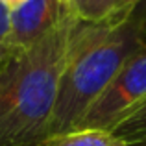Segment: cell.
<instances>
[{
  "label": "cell",
  "instance_id": "1",
  "mask_svg": "<svg viewBox=\"0 0 146 146\" xmlns=\"http://www.w3.org/2000/svg\"><path fill=\"white\" fill-rule=\"evenodd\" d=\"M68 13L35 44L9 54L0 65V146H43L57 100L74 32Z\"/></svg>",
  "mask_w": 146,
  "mask_h": 146
},
{
  "label": "cell",
  "instance_id": "2",
  "mask_svg": "<svg viewBox=\"0 0 146 146\" xmlns=\"http://www.w3.org/2000/svg\"><path fill=\"white\" fill-rule=\"evenodd\" d=\"M143 46H146V32L129 21L128 13L104 22H80L65 61L43 146L76 131L83 115L113 76Z\"/></svg>",
  "mask_w": 146,
  "mask_h": 146
},
{
  "label": "cell",
  "instance_id": "3",
  "mask_svg": "<svg viewBox=\"0 0 146 146\" xmlns=\"http://www.w3.org/2000/svg\"><path fill=\"white\" fill-rule=\"evenodd\" d=\"M146 100V46L139 48L113 76L80 122L78 129L113 131Z\"/></svg>",
  "mask_w": 146,
  "mask_h": 146
},
{
  "label": "cell",
  "instance_id": "4",
  "mask_svg": "<svg viewBox=\"0 0 146 146\" xmlns=\"http://www.w3.org/2000/svg\"><path fill=\"white\" fill-rule=\"evenodd\" d=\"M72 9L61 0H26L9 13L7 52L24 50L50 33Z\"/></svg>",
  "mask_w": 146,
  "mask_h": 146
},
{
  "label": "cell",
  "instance_id": "5",
  "mask_svg": "<svg viewBox=\"0 0 146 146\" xmlns=\"http://www.w3.org/2000/svg\"><path fill=\"white\" fill-rule=\"evenodd\" d=\"M48 146H128L111 131L102 129H76L56 139Z\"/></svg>",
  "mask_w": 146,
  "mask_h": 146
},
{
  "label": "cell",
  "instance_id": "6",
  "mask_svg": "<svg viewBox=\"0 0 146 146\" xmlns=\"http://www.w3.org/2000/svg\"><path fill=\"white\" fill-rule=\"evenodd\" d=\"M74 13L83 22H104L118 17L115 0H74Z\"/></svg>",
  "mask_w": 146,
  "mask_h": 146
},
{
  "label": "cell",
  "instance_id": "7",
  "mask_svg": "<svg viewBox=\"0 0 146 146\" xmlns=\"http://www.w3.org/2000/svg\"><path fill=\"white\" fill-rule=\"evenodd\" d=\"M111 133L117 135L118 139H122L126 144L144 141L146 139V100L126 120H122Z\"/></svg>",
  "mask_w": 146,
  "mask_h": 146
},
{
  "label": "cell",
  "instance_id": "8",
  "mask_svg": "<svg viewBox=\"0 0 146 146\" xmlns=\"http://www.w3.org/2000/svg\"><path fill=\"white\" fill-rule=\"evenodd\" d=\"M9 13L11 9L0 0V61H4L9 52H7V35H9Z\"/></svg>",
  "mask_w": 146,
  "mask_h": 146
},
{
  "label": "cell",
  "instance_id": "9",
  "mask_svg": "<svg viewBox=\"0 0 146 146\" xmlns=\"http://www.w3.org/2000/svg\"><path fill=\"white\" fill-rule=\"evenodd\" d=\"M128 19L131 22H135L143 32H146V0H139V2L128 11Z\"/></svg>",
  "mask_w": 146,
  "mask_h": 146
},
{
  "label": "cell",
  "instance_id": "10",
  "mask_svg": "<svg viewBox=\"0 0 146 146\" xmlns=\"http://www.w3.org/2000/svg\"><path fill=\"white\" fill-rule=\"evenodd\" d=\"M139 0H115V6H117V11L118 13H128Z\"/></svg>",
  "mask_w": 146,
  "mask_h": 146
},
{
  "label": "cell",
  "instance_id": "11",
  "mask_svg": "<svg viewBox=\"0 0 146 146\" xmlns=\"http://www.w3.org/2000/svg\"><path fill=\"white\" fill-rule=\"evenodd\" d=\"M2 2L6 4L9 9H15L17 6H21V4H22V2H26V0H2Z\"/></svg>",
  "mask_w": 146,
  "mask_h": 146
},
{
  "label": "cell",
  "instance_id": "12",
  "mask_svg": "<svg viewBox=\"0 0 146 146\" xmlns=\"http://www.w3.org/2000/svg\"><path fill=\"white\" fill-rule=\"evenodd\" d=\"M61 2H63V6L68 7V9H72V7H74V0H61ZM72 11H74V9H72Z\"/></svg>",
  "mask_w": 146,
  "mask_h": 146
},
{
  "label": "cell",
  "instance_id": "13",
  "mask_svg": "<svg viewBox=\"0 0 146 146\" xmlns=\"http://www.w3.org/2000/svg\"><path fill=\"white\" fill-rule=\"evenodd\" d=\"M128 146H146V139L144 141H137V143H129Z\"/></svg>",
  "mask_w": 146,
  "mask_h": 146
},
{
  "label": "cell",
  "instance_id": "14",
  "mask_svg": "<svg viewBox=\"0 0 146 146\" xmlns=\"http://www.w3.org/2000/svg\"><path fill=\"white\" fill-rule=\"evenodd\" d=\"M0 65H2V61H0Z\"/></svg>",
  "mask_w": 146,
  "mask_h": 146
}]
</instances>
